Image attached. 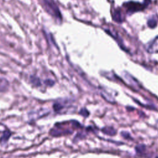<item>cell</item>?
Here are the masks:
<instances>
[{
	"mask_svg": "<svg viewBox=\"0 0 158 158\" xmlns=\"http://www.w3.org/2000/svg\"><path fill=\"white\" fill-rule=\"evenodd\" d=\"M43 4L46 9V10L51 15H52L56 19L61 21L62 17L59 8L55 4L53 0H43Z\"/></svg>",
	"mask_w": 158,
	"mask_h": 158,
	"instance_id": "obj_3",
	"label": "cell"
},
{
	"mask_svg": "<svg viewBox=\"0 0 158 158\" xmlns=\"http://www.w3.org/2000/svg\"><path fill=\"white\" fill-rule=\"evenodd\" d=\"M124 6L126 7L127 10L128 12H130L131 14L143 10L146 5L140 4L138 2H134V1H129L124 4Z\"/></svg>",
	"mask_w": 158,
	"mask_h": 158,
	"instance_id": "obj_4",
	"label": "cell"
},
{
	"mask_svg": "<svg viewBox=\"0 0 158 158\" xmlns=\"http://www.w3.org/2000/svg\"><path fill=\"white\" fill-rule=\"evenodd\" d=\"M49 114V110L46 109H41L40 110H36V112H31L29 115V118L30 120H38L45 115H47Z\"/></svg>",
	"mask_w": 158,
	"mask_h": 158,
	"instance_id": "obj_5",
	"label": "cell"
},
{
	"mask_svg": "<svg viewBox=\"0 0 158 158\" xmlns=\"http://www.w3.org/2000/svg\"><path fill=\"white\" fill-rule=\"evenodd\" d=\"M113 19L117 22H122L124 20V15L122 11L120 9L114 10L113 15Z\"/></svg>",
	"mask_w": 158,
	"mask_h": 158,
	"instance_id": "obj_8",
	"label": "cell"
},
{
	"mask_svg": "<svg viewBox=\"0 0 158 158\" xmlns=\"http://www.w3.org/2000/svg\"><path fill=\"white\" fill-rule=\"evenodd\" d=\"M121 135L125 139H129L130 138V135L128 132L127 131H122L121 132Z\"/></svg>",
	"mask_w": 158,
	"mask_h": 158,
	"instance_id": "obj_18",
	"label": "cell"
},
{
	"mask_svg": "<svg viewBox=\"0 0 158 158\" xmlns=\"http://www.w3.org/2000/svg\"><path fill=\"white\" fill-rule=\"evenodd\" d=\"M11 134H12V133L10 131V130L9 129H6L3 131L2 135L0 137L1 145L4 146V144H6L7 143L9 139L10 138V137L11 136Z\"/></svg>",
	"mask_w": 158,
	"mask_h": 158,
	"instance_id": "obj_7",
	"label": "cell"
},
{
	"mask_svg": "<svg viewBox=\"0 0 158 158\" xmlns=\"http://www.w3.org/2000/svg\"><path fill=\"white\" fill-rule=\"evenodd\" d=\"M101 96H102V98L104 99H106L107 102H111V103H114V101H115L114 99L111 97V96L109 94L104 92V91L101 92Z\"/></svg>",
	"mask_w": 158,
	"mask_h": 158,
	"instance_id": "obj_13",
	"label": "cell"
},
{
	"mask_svg": "<svg viewBox=\"0 0 158 158\" xmlns=\"http://www.w3.org/2000/svg\"><path fill=\"white\" fill-rule=\"evenodd\" d=\"M44 83L46 85V86H52V85H54V81L51 80V79H47L46 80L44 81Z\"/></svg>",
	"mask_w": 158,
	"mask_h": 158,
	"instance_id": "obj_17",
	"label": "cell"
},
{
	"mask_svg": "<svg viewBox=\"0 0 158 158\" xmlns=\"http://www.w3.org/2000/svg\"><path fill=\"white\" fill-rule=\"evenodd\" d=\"M79 114L81 115L83 117H87L89 115V112H88V110L86 108H82L79 111Z\"/></svg>",
	"mask_w": 158,
	"mask_h": 158,
	"instance_id": "obj_16",
	"label": "cell"
},
{
	"mask_svg": "<svg viewBox=\"0 0 158 158\" xmlns=\"http://www.w3.org/2000/svg\"><path fill=\"white\" fill-rule=\"evenodd\" d=\"M146 51L150 54L158 52V36L147 44Z\"/></svg>",
	"mask_w": 158,
	"mask_h": 158,
	"instance_id": "obj_6",
	"label": "cell"
},
{
	"mask_svg": "<svg viewBox=\"0 0 158 158\" xmlns=\"http://www.w3.org/2000/svg\"><path fill=\"white\" fill-rule=\"evenodd\" d=\"M30 82L31 83L33 86H37V87L40 86L41 84L40 79L38 77H36L34 75H31L30 77Z\"/></svg>",
	"mask_w": 158,
	"mask_h": 158,
	"instance_id": "obj_12",
	"label": "cell"
},
{
	"mask_svg": "<svg viewBox=\"0 0 158 158\" xmlns=\"http://www.w3.org/2000/svg\"><path fill=\"white\" fill-rule=\"evenodd\" d=\"M101 131L107 135H109V136H114L117 131L115 130V128L112 127H104V128H102L101 129Z\"/></svg>",
	"mask_w": 158,
	"mask_h": 158,
	"instance_id": "obj_11",
	"label": "cell"
},
{
	"mask_svg": "<svg viewBox=\"0 0 158 158\" xmlns=\"http://www.w3.org/2000/svg\"><path fill=\"white\" fill-rule=\"evenodd\" d=\"M54 111L58 114H66L73 113L76 110L71 100L69 99H60L56 101L52 105Z\"/></svg>",
	"mask_w": 158,
	"mask_h": 158,
	"instance_id": "obj_2",
	"label": "cell"
},
{
	"mask_svg": "<svg viewBox=\"0 0 158 158\" xmlns=\"http://www.w3.org/2000/svg\"><path fill=\"white\" fill-rule=\"evenodd\" d=\"M82 125L77 120H70L56 123L50 130L49 134L52 136H61L69 135L73 133L75 129L81 128Z\"/></svg>",
	"mask_w": 158,
	"mask_h": 158,
	"instance_id": "obj_1",
	"label": "cell"
},
{
	"mask_svg": "<svg viewBox=\"0 0 158 158\" xmlns=\"http://www.w3.org/2000/svg\"><path fill=\"white\" fill-rule=\"evenodd\" d=\"M135 149H136V151L137 153H139V154H141V153H143L145 149H146V147L143 144H140V145H138L136 148H135Z\"/></svg>",
	"mask_w": 158,
	"mask_h": 158,
	"instance_id": "obj_15",
	"label": "cell"
},
{
	"mask_svg": "<svg viewBox=\"0 0 158 158\" xmlns=\"http://www.w3.org/2000/svg\"><path fill=\"white\" fill-rule=\"evenodd\" d=\"M157 20L156 19H155L154 18L152 17L151 19H149L148 20V25L150 27V28H154L157 26Z\"/></svg>",
	"mask_w": 158,
	"mask_h": 158,
	"instance_id": "obj_14",
	"label": "cell"
},
{
	"mask_svg": "<svg viewBox=\"0 0 158 158\" xmlns=\"http://www.w3.org/2000/svg\"><path fill=\"white\" fill-rule=\"evenodd\" d=\"M9 82L5 78L0 77V93L6 92L9 88Z\"/></svg>",
	"mask_w": 158,
	"mask_h": 158,
	"instance_id": "obj_10",
	"label": "cell"
},
{
	"mask_svg": "<svg viewBox=\"0 0 158 158\" xmlns=\"http://www.w3.org/2000/svg\"><path fill=\"white\" fill-rule=\"evenodd\" d=\"M124 77L128 81L129 84L130 85H131L133 87H139L138 81L134 77H133L130 73H128L127 72H125Z\"/></svg>",
	"mask_w": 158,
	"mask_h": 158,
	"instance_id": "obj_9",
	"label": "cell"
}]
</instances>
